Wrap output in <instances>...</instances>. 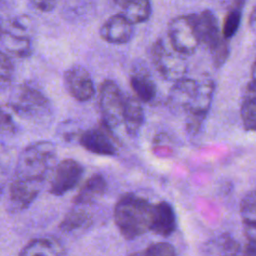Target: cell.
Segmentation results:
<instances>
[{
	"mask_svg": "<svg viewBox=\"0 0 256 256\" xmlns=\"http://www.w3.org/2000/svg\"><path fill=\"white\" fill-rule=\"evenodd\" d=\"M155 204L138 195L128 193L114 207V222L120 234L127 240L139 237L148 231L154 217Z\"/></svg>",
	"mask_w": 256,
	"mask_h": 256,
	"instance_id": "6da1fadb",
	"label": "cell"
},
{
	"mask_svg": "<svg viewBox=\"0 0 256 256\" xmlns=\"http://www.w3.org/2000/svg\"><path fill=\"white\" fill-rule=\"evenodd\" d=\"M56 147L50 141H38L26 146L18 157L15 177L44 181L55 165Z\"/></svg>",
	"mask_w": 256,
	"mask_h": 256,
	"instance_id": "7a4b0ae2",
	"label": "cell"
},
{
	"mask_svg": "<svg viewBox=\"0 0 256 256\" xmlns=\"http://www.w3.org/2000/svg\"><path fill=\"white\" fill-rule=\"evenodd\" d=\"M195 26L200 44L208 49L215 68H221L230 53L228 40L220 30L217 17L211 10L194 13Z\"/></svg>",
	"mask_w": 256,
	"mask_h": 256,
	"instance_id": "3957f363",
	"label": "cell"
},
{
	"mask_svg": "<svg viewBox=\"0 0 256 256\" xmlns=\"http://www.w3.org/2000/svg\"><path fill=\"white\" fill-rule=\"evenodd\" d=\"M7 107L16 115L28 120H40L51 113L49 99L32 84L23 83L11 94Z\"/></svg>",
	"mask_w": 256,
	"mask_h": 256,
	"instance_id": "277c9868",
	"label": "cell"
},
{
	"mask_svg": "<svg viewBox=\"0 0 256 256\" xmlns=\"http://www.w3.org/2000/svg\"><path fill=\"white\" fill-rule=\"evenodd\" d=\"M149 56L154 68L164 80L175 82L186 77L188 64L185 55L168 48L162 39H157L151 45Z\"/></svg>",
	"mask_w": 256,
	"mask_h": 256,
	"instance_id": "5b68a950",
	"label": "cell"
},
{
	"mask_svg": "<svg viewBox=\"0 0 256 256\" xmlns=\"http://www.w3.org/2000/svg\"><path fill=\"white\" fill-rule=\"evenodd\" d=\"M168 38L174 50L183 55H192L200 45L194 13L173 18L168 24Z\"/></svg>",
	"mask_w": 256,
	"mask_h": 256,
	"instance_id": "8992f818",
	"label": "cell"
},
{
	"mask_svg": "<svg viewBox=\"0 0 256 256\" xmlns=\"http://www.w3.org/2000/svg\"><path fill=\"white\" fill-rule=\"evenodd\" d=\"M125 98L116 82L104 80L99 89V108L102 123L112 130L123 123Z\"/></svg>",
	"mask_w": 256,
	"mask_h": 256,
	"instance_id": "52a82bcc",
	"label": "cell"
},
{
	"mask_svg": "<svg viewBox=\"0 0 256 256\" xmlns=\"http://www.w3.org/2000/svg\"><path fill=\"white\" fill-rule=\"evenodd\" d=\"M84 167L74 159H63L55 165L50 182L49 192L54 196H62L74 189L82 179Z\"/></svg>",
	"mask_w": 256,
	"mask_h": 256,
	"instance_id": "ba28073f",
	"label": "cell"
},
{
	"mask_svg": "<svg viewBox=\"0 0 256 256\" xmlns=\"http://www.w3.org/2000/svg\"><path fill=\"white\" fill-rule=\"evenodd\" d=\"M43 181L14 177L8 192L7 210L17 213L27 209L41 191Z\"/></svg>",
	"mask_w": 256,
	"mask_h": 256,
	"instance_id": "9c48e42d",
	"label": "cell"
},
{
	"mask_svg": "<svg viewBox=\"0 0 256 256\" xmlns=\"http://www.w3.org/2000/svg\"><path fill=\"white\" fill-rule=\"evenodd\" d=\"M79 143L84 149L97 155L112 156L117 153L112 129L104 123L82 132L79 136Z\"/></svg>",
	"mask_w": 256,
	"mask_h": 256,
	"instance_id": "30bf717a",
	"label": "cell"
},
{
	"mask_svg": "<svg viewBox=\"0 0 256 256\" xmlns=\"http://www.w3.org/2000/svg\"><path fill=\"white\" fill-rule=\"evenodd\" d=\"M64 85L68 93L78 102H86L95 95V86L88 70L81 65H74L64 73Z\"/></svg>",
	"mask_w": 256,
	"mask_h": 256,
	"instance_id": "8fae6325",
	"label": "cell"
},
{
	"mask_svg": "<svg viewBox=\"0 0 256 256\" xmlns=\"http://www.w3.org/2000/svg\"><path fill=\"white\" fill-rule=\"evenodd\" d=\"M133 25L122 13L110 16L100 27V37L110 44H125L133 36Z\"/></svg>",
	"mask_w": 256,
	"mask_h": 256,
	"instance_id": "7c38bea8",
	"label": "cell"
},
{
	"mask_svg": "<svg viewBox=\"0 0 256 256\" xmlns=\"http://www.w3.org/2000/svg\"><path fill=\"white\" fill-rule=\"evenodd\" d=\"M130 86L141 102L150 103L152 102L157 93V87L155 81L143 64H135L130 73Z\"/></svg>",
	"mask_w": 256,
	"mask_h": 256,
	"instance_id": "4fadbf2b",
	"label": "cell"
},
{
	"mask_svg": "<svg viewBox=\"0 0 256 256\" xmlns=\"http://www.w3.org/2000/svg\"><path fill=\"white\" fill-rule=\"evenodd\" d=\"M198 87V80L183 77L174 82L169 94L168 104L174 110L186 112L190 107Z\"/></svg>",
	"mask_w": 256,
	"mask_h": 256,
	"instance_id": "5bb4252c",
	"label": "cell"
},
{
	"mask_svg": "<svg viewBox=\"0 0 256 256\" xmlns=\"http://www.w3.org/2000/svg\"><path fill=\"white\" fill-rule=\"evenodd\" d=\"M176 228V214L172 205L166 201L155 204L151 231L158 236L167 238L175 232Z\"/></svg>",
	"mask_w": 256,
	"mask_h": 256,
	"instance_id": "9a60e30c",
	"label": "cell"
},
{
	"mask_svg": "<svg viewBox=\"0 0 256 256\" xmlns=\"http://www.w3.org/2000/svg\"><path fill=\"white\" fill-rule=\"evenodd\" d=\"M107 190V182L100 173L91 175L81 186L79 192L74 197L73 202L76 205H88L101 198Z\"/></svg>",
	"mask_w": 256,
	"mask_h": 256,
	"instance_id": "2e32d148",
	"label": "cell"
},
{
	"mask_svg": "<svg viewBox=\"0 0 256 256\" xmlns=\"http://www.w3.org/2000/svg\"><path fill=\"white\" fill-rule=\"evenodd\" d=\"M214 91L215 83L211 77L204 76L199 79L195 97L186 113H194L207 116L212 103Z\"/></svg>",
	"mask_w": 256,
	"mask_h": 256,
	"instance_id": "e0dca14e",
	"label": "cell"
},
{
	"mask_svg": "<svg viewBox=\"0 0 256 256\" xmlns=\"http://www.w3.org/2000/svg\"><path fill=\"white\" fill-rule=\"evenodd\" d=\"M137 97L128 96L125 98V106L123 112V124L127 134L135 137L144 124L145 113L142 104Z\"/></svg>",
	"mask_w": 256,
	"mask_h": 256,
	"instance_id": "ac0fdd59",
	"label": "cell"
},
{
	"mask_svg": "<svg viewBox=\"0 0 256 256\" xmlns=\"http://www.w3.org/2000/svg\"><path fill=\"white\" fill-rule=\"evenodd\" d=\"M64 254H66V251L62 243L52 237H42L33 239L29 243H27L19 252V255L22 256H55Z\"/></svg>",
	"mask_w": 256,
	"mask_h": 256,
	"instance_id": "d6986e66",
	"label": "cell"
},
{
	"mask_svg": "<svg viewBox=\"0 0 256 256\" xmlns=\"http://www.w3.org/2000/svg\"><path fill=\"white\" fill-rule=\"evenodd\" d=\"M1 45L8 54L16 57H28L32 52L31 40L27 35L14 33L4 28L1 30Z\"/></svg>",
	"mask_w": 256,
	"mask_h": 256,
	"instance_id": "ffe728a7",
	"label": "cell"
},
{
	"mask_svg": "<svg viewBox=\"0 0 256 256\" xmlns=\"http://www.w3.org/2000/svg\"><path fill=\"white\" fill-rule=\"evenodd\" d=\"M240 116L245 130L256 132V87L250 82L244 92Z\"/></svg>",
	"mask_w": 256,
	"mask_h": 256,
	"instance_id": "44dd1931",
	"label": "cell"
},
{
	"mask_svg": "<svg viewBox=\"0 0 256 256\" xmlns=\"http://www.w3.org/2000/svg\"><path fill=\"white\" fill-rule=\"evenodd\" d=\"M78 206L79 207H74L70 209L66 213L62 221L59 223V230L64 233H70L77 230L86 229L92 224L93 218L89 211L81 208L80 205Z\"/></svg>",
	"mask_w": 256,
	"mask_h": 256,
	"instance_id": "7402d4cb",
	"label": "cell"
},
{
	"mask_svg": "<svg viewBox=\"0 0 256 256\" xmlns=\"http://www.w3.org/2000/svg\"><path fill=\"white\" fill-rule=\"evenodd\" d=\"M204 254L217 255H235L241 252V247L238 241L230 234L223 233L215 238L207 241L203 246Z\"/></svg>",
	"mask_w": 256,
	"mask_h": 256,
	"instance_id": "603a6c76",
	"label": "cell"
},
{
	"mask_svg": "<svg viewBox=\"0 0 256 256\" xmlns=\"http://www.w3.org/2000/svg\"><path fill=\"white\" fill-rule=\"evenodd\" d=\"M120 8L121 13L132 24L146 22L152 13L150 0H125Z\"/></svg>",
	"mask_w": 256,
	"mask_h": 256,
	"instance_id": "cb8c5ba5",
	"label": "cell"
},
{
	"mask_svg": "<svg viewBox=\"0 0 256 256\" xmlns=\"http://www.w3.org/2000/svg\"><path fill=\"white\" fill-rule=\"evenodd\" d=\"M241 16H242V9L236 8L233 6L230 8L228 13L226 14L221 30H222L223 36L227 40H229L236 34L241 23Z\"/></svg>",
	"mask_w": 256,
	"mask_h": 256,
	"instance_id": "d4e9b609",
	"label": "cell"
},
{
	"mask_svg": "<svg viewBox=\"0 0 256 256\" xmlns=\"http://www.w3.org/2000/svg\"><path fill=\"white\" fill-rule=\"evenodd\" d=\"M240 215L243 222L256 221V190L248 192L241 200Z\"/></svg>",
	"mask_w": 256,
	"mask_h": 256,
	"instance_id": "484cf974",
	"label": "cell"
},
{
	"mask_svg": "<svg viewBox=\"0 0 256 256\" xmlns=\"http://www.w3.org/2000/svg\"><path fill=\"white\" fill-rule=\"evenodd\" d=\"M0 82L1 88L5 89L10 85L14 74V64L8 53L2 51L0 57Z\"/></svg>",
	"mask_w": 256,
	"mask_h": 256,
	"instance_id": "4316f807",
	"label": "cell"
},
{
	"mask_svg": "<svg viewBox=\"0 0 256 256\" xmlns=\"http://www.w3.org/2000/svg\"><path fill=\"white\" fill-rule=\"evenodd\" d=\"M134 254L142 255H157V256H174L177 254L175 247L169 242H157L149 245L145 250L141 252H135Z\"/></svg>",
	"mask_w": 256,
	"mask_h": 256,
	"instance_id": "83f0119b",
	"label": "cell"
},
{
	"mask_svg": "<svg viewBox=\"0 0 256 256\" xmlns=\"http://www.w3.org/2000/svg\"><path fill=\"white\" fill-rule=\"evenodd\" d=\"M30 25H31V19L26 15H22V16H16L9 19L7 21V27L6 28L3 27V28L14 33L26 35L25 33L29 29Z\"/></svg>",
	"mask_w": 256,
	"mask_h": 256,
	"instance_id": "f1b7e54d",
	"label": "cell"
},
{
	"mask_svg": "<svg viewBox=\"0 0 256 256\" xmlns=\"http://www.w3.org/2000/svg\"><path fill=\"white\" fill-rule=\"evenodd\" d=\"M28 2L33 8L41 12H50L57 4V0H28Z\"/></svg>",
	"mask_w": 256,
	"mask_h": 256,
	"instance_id": "f546056e",
	"label": "cell"
},
{
	"mask_svg": "<svg viewBox=\"0 0 256 256\" xmlns=\"http://www.w3.org/2000/svg\"><path fill=\"white\" fill-rule=\"evenodd\" d=\"M1 128L2 132L14 133L16 131V126L12 120L11 115L6 113L4 110L1 111Z\"/></svg>",
	"mask_w": 256,
	"mask_h": 256,
	"instance_id": "4dcf8cb0",
	"label": "cell"
},
{
	"mask_svg": "<svg viewBox=\"0 0 256 256\" xmlns=\"http://www.w3.org/2000/svg\"><path fill=\"white\" fill-rule=\"evenodd\" d=\"M243 230L246 238L256 243V221L252 222H243Z\"/></svg>",
	"mask_w": 256,
	"mask_h": 256,
	"instance_id": "1f68e13d",
	"label": "cell"
},
{
	"mask_svg": "<svg viewBox=\"0 0 256 256\" xmlns=\"http://www.w3.org/2000/svg\"><path fill=\"white\" fill-rule=\"evenodd\" d=\"M245 255H255L256 256V243L249 241V243L245 246V249L243 251Z\"/></svg>",
	"mask_w": 256,
	"mask_h": 256,
	"instance_id": "d6a6232c",
	"label": "cell"
},
{
	"mask_svg": "<svg viewBox=\"0 0 256 256\" xmlns=\"http://www.w3.org/2000/svg\"><path fill=\"white\" fill-rule=\"evenodd\" d=\"M255 87H256V60L252 66V70H251V81H250Z\"/></svg>",
	"mask_w": 256,
	"mask_h": 256,
	"instance_id": "836d02e7",
	"label": "cell"
},
{
	"mask_svg": "<svg viewBox=\"0 0 256 256\" xmlns=\"http://www.w3.org/2000/svg\"><path fill=\"white\" fill-rule=\"evenodd\" d=\"M245 1L246 0H233L232 1V6L236 7V8H240L243 9L244 5H245Z\"/></svg>",
	"mask_w": 256,
	"mask_h": 256,
	"instance_id": "e575fe53",
	"label": "cell"
},
{
	"mask_svg": "<svg viewBox=\"0 0 256 256\" xmlns=\"http://www.w3.org/2000/svg\"><path fill=\"white\" fill-rule=\"evenodd\" d=\"M250 26H251V29L253 30V32L256 34V16H255V15H253V16L251 17Z\"/></svg>",
	"mask_w": 256,
	"mask_h": 256,
	"instance_id": "d590c367",
	"label": "cell"
},
{
	"mask_svg": "<svg viewBox=\"0 0 256 256\" xmlns=\"http://www.w3.org/2000/svg\"><path fill=\"white\" fill-rule=\"evenodd\" d=\"M124 1H125V0H113V2H114L115 4H117L119 7L122 5V3H123Z\"/></svg>",
	"mask_w": 256,
	"mask_h": 256,
	"instance_id": "8d00e7d4",
	"label": "cell"
}]
</instances>
